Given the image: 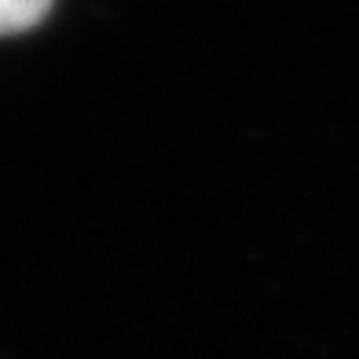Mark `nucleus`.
Here are the masks:
<instances>
[{
    "label": "nucleus",
    "instance_id": "f257e3e1",
    "mask_svg": "<svg viewBox=\"0 0 359 359\" xmlns=\"http://www.w3.org/2000/svg\"><path fill=\"white\" fill-rule=\"evenodd\" d=\"M48 8H52V0H0V37L37 26Z\"/></svg>",
    "mask_w": 359,
    "mask_h": 359
}]
</instances>
